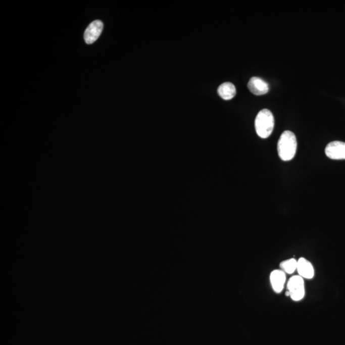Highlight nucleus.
<instances>
[{
	"mask_svg": "<svg viewBox=\"0 0 345 345\" xmlns=\"http://www.w3.org/2000/svg\"><path fill=\"white\" fill-rule=\"evenodd\" d=\"M298 149V141L293 132L285 131L279 137L277 143V153L283 161L292 160Z\"/></svg>",
	"mask_w": 345,
	"mask_h": 345,
	"instance_id": "nucleus-1",
	"label": "nucleus"
},
{
	"mask_svg": "<svg viewBox=\"0 0 345 345\" xmlns=\"http://www.w3.org/2000/svg\"><path fill=\"white\" fill-rule=\"evenodd\" d=\"M286 279L285 272L282 270H274L270 275L271 283L275 292L281 293L284 288Z\"/></svg>",
	"mask_w": 345,
	"mask_h": 345,
	"instance_id": "nucleus-7",
	"label": "nucleus"
},
{
	"mask_svg": "<svg viewBox=\"0 0 345 345\" xmlns=\"http://www.w3.org/2000/svg\"><path fill=\"white\" fill-rule=\"evenodd\" d=\"M328 158L333 160H344L345 159L344 142L334 141L327 144L325 150Z\"/></svg>",
	"mask_w": 345,
	"mask_h": 345,
	"instance_id": "nucleus-4",
	"label": "nucleus"
},
{
	"mask_svg": "<svg viewBox=\"0 0 345 345\" xmlns=\"http://www.w3.org/2000/svg\"><path fill=\"white\" fill-rule=\"evenodd\" d=\"M218 92L223 100H231L236 95V88L233 83L226 82L219 86Z\"/></svg>",
	"mask_w": 345,
	"mask_h": 345,
	"instance_id": "nucleus-9",
	"label": "nucleus"
},
{
	"mask_svg": "<svg viewBox=\"0 0 345 345\" xmlns=\"http://www.w3.org/2000/svg\"><path fill=\"white\" fill-rule=\"evenodd\" d=\"M103 30L102 21L96 20L88 25L84 33V38L86 44H91L100 37Z\"/></svg>",
	"mask_w": 345,
	"mask_h": 345,
	"instance_id": "nucleus-5",
	"label": "nucleus"
},
{
	"mask_svg": "<svg viewBox=\"0 0 345 345\" xmlns=\"http://www.w3.org/2000/svg\"><path fill=\"white\" fill-rule=\"evenodd\" d=\"M299 276L311 279L314 277L315 272L312 264L304 258H299L297 267Z\"/></svg>",
	"mask_w": 345,
	"mask_h": 345,
	"instance_id": "nucleus-8",
	"label": "nucleus"
},
{
	"mask_svg": "<svg viewBox=\"0 0 345 345\" xmlns=\"http://www.w3.org/2000/svg\"><path fill=\"white\" fill-rule=\"evenodd\" d=\"M274 117L271 111L264 109L258 113L255 119V129L258 136L263 139L271 136L274 127Z\"/></svg>",
	"mask_w": 345,
	"mask_h": 345,
	"instance_id": "nucleus-2",
	"label": "nucleus"
},
{
	"mask_svg": "<svg viewBox=\"0 0 345 345\" xmlns=\"http://www.w3.org/2000/svg\"><path fill=\"white\" fill-rule=\"evenodd\" d=\"M280 267L285 273L288 274H293L298 267V261L294 258L285 260L280 264Z\"/></svg>",
	"mask_w": 345,
	"mask_h": 345,
	"instance_id": "nucleus-10",
	"label": "nucleus"
},
{
	"mask_svg": "<svg viewBox=\"0 0 345 345\" xmlns=\"http://www.w3.org/2000/svg\"><path fill=\"white\" fill-rule=\"evenodd\" d=\"M248 87L250 91L256 95H262L269 91V84L267 82L258 77H253L248 82Z\"/></svg>",
	"mask_w": 345,
	"mask_h": 345,
	"instance_id": "nucleus-6",
	"label": "nucleus"
},
{
	"mask_svg": "<svg viewBox=\"0 0 345 345\" xmlns=\"http://www.w3.org/2000/svg\"><path fill=\"white\" fill-rule=\"evenodd\" d=\"M286 296H289V292H288V291H286Z\"/></svg>",
	"mask_w": 345,
	"mask_h": 345,
	"instance_id": "nucleus-11",
	"label": "nucleus"
},
{
	"mask_svg": "<svg viewBox=\"0 0 345 345\" xmlns=\"http://www.w3.org/2000/svg\"><path fill=\"white\" fill-rule=\"evenodd\" d=\"M289 296L294 301H301L305 295V282L303 277L293 276L289 279L287 284Z\"/></svg>",
	"mask_w": 345,
	"mask_h": 345,
	"instance_id": "nucleus-3",
	"label": "nucleus"
}]
</instances>
